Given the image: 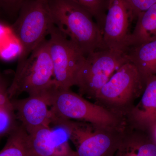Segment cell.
Here are the masks:
<instances>
[{"label":"cell","instance_id":"cell-4","mask_svg":"<svg viewBox=\"0 0 156 156\" xmlns=\"http://www.w3.org/2000/svg\"><path fill=\"white\" fill-rule=\"evenodd\" d=\"M145 84L136 66L128 62L117 70L94 98L98 105L121 116L132 109L134 101L142 95Z\"/></svg>","mask_w":156,"mask_h":156},{"label":"cell","instance_id":"cell-2","mask_svg":"<svg viewBox=\"0 0 156 156\" xmlns=\"http://www.w3.org/2000/svg\"><path fill=\"white\" fill-rule=\"evenodd\" d=\"M49 0H27L11 25L21 48L16 71L22 68L31 53L46 39L54 25Z\"/></svg>","mask_w":156,"mask_h":156},{"label":"cell","instance_id":"cell-1","mask_svg":"<svg viewBox=\"0 0 156 156\" xmlns=\"http://www.w3.org/2000/svg\"><path fill=\"white\" fill-rule=\"evenodd\" d=\"M49 4L54 25L86 57L108 50L100 27L89 12L70 0H49Z\"/></svg>","mask_w":156,"mask_h":156},{"label":"cell","instance_id":"cell-23","mask_svg":"<svg viewBox=\"0 0 156 156\" xmlns=\"http://www.w3.org/2000/svg\"></svg>","mask_w":156,"mask_h":156},{"label":"cell","instance_id":"cell-20","mask_svg":"<svg viewBox=\"0 0 156 156\" xmlns=\"http://www.w3.org/2000/svg\"><path fill=\"white\" fill-rule=\"evenodd\" d=\"M133 20L156 3V0H127Z\"/></svg>","mask_w":156,"mask_h":156},{"label":"cell","instance_id":"cell-14","mask_svg":"<svg viewBox=\"0 0 156 156\" xmlns=\"http://www.w3.org/2000/svg\"><path fill=\"white\" fill-rule=\"evenodd\" d=\"M155 40H156V3L137 16L136 26L130 36L129 48Z\"/></svg>","mask_w":156,"mask_h":156},{"label":"cell","instance_id":"cell-16","mask_svg":"<svg viewBox=\"0 0 156 156\" xmlns=\"http://www.w3.org/2000/svg\"><path fill=\"white\" fill-rule=\"evenodd\" d=\"M114 156H156V144L149 135L124 137Z\"/></svg>","mask_w":156,"mask_h":156},{"label":"cell","instance_id":"cell-8","mask_svg":"<svg viewBox=\"0 0 156 156\" xmlns=\"http://www.w3.org/2000/svg\"><path fill=\"white\" fill-rule=\"evenodd\" d=\"M128 62L125 54L112 50L90 53L79 73L76 86L83 94L95 98L117 70Z\"/></svg>","mask_w":156,"mask_h":156},{"label":"cell","instance_id":"cell-3","mask_svg":"<svg viewBox=\"0 0 156 156\" xmlns=\"http://www.w3.org/2000/svg\"><path fill=\"white\" fill-rule=\"evenodd\" d=\"M53 119H76L105 128H119L120 116L98 104L86 100L70 89L54 85L48 92Z\"/></svg>","mask_w":156,"mask_h":156},{"label":"cell","instance_id":"cell-9","mask_svg":"<svg viewBox=\"0 0 156 156\" xmlns=\"http://www.w3.org/2000/svg\"><path fill=\"white\" fill-rule=\"evenodd\" d=\"M107 12L101 28L107 49L125 54L129 46L134 20L127 0H107Z\"/></svg>","mask_w":156,"mask_h":156},{"label":"cell","instance_id":"cell-13","mask_svg":"<svg viewBox=\"0 0 156 156\" xmlns=\"http://www.w3.org/2000/svg\"><path fill=\"white\" fill-rule=\"evenodd\" d=\"M125 54L145 82L148 78L156 76V40L131 46Z\"/></svg>","mask_w":156,"mask_h":156},{"label":"cell","instance_id":"cell-7","mask_svg":"<svg viewBox=\"0 0 156 156\" xmlns=\"http://www.w3.org/2000/svg\"><path fill=\"white\" fill-rule=\"evenodd\" d=\"M69 129L77 156H114L124 136L120 128H105L62 120Z\"/></svg>","mask_w":156,"mask_h":156},{"label":"cell","instance_id":"cell-19","mask_svg":"<svg viewBox=\"0 0 156 156\" xmlns=\"http://www.w3.org/2000/svg\"><path fill=\"white\" fill-rule=\"evenodd\" d=\"M27 0H0V16L4 14L10 19H15Z\"/></svg>","mask_w":156,"mask_h":156},{"label":"cell","instance_id":"cell-6","mask_svg":"<svg viewBox=\"0 0 156 156\" xmlns=\"http://www.w3.org/2000/svg\"><path fill=\"white\" fill-rule=\"evenodd\" d=\"M49 35L48 46L53 63V81L58 89H70L76 86L86 57L54 24Z\"/></svg>","mask_w":156,"mask_h":156},{"label":"cell","instance_id":"cell-21","mask_svg":"<svg viewBox=\"0 0 156 156\" xmlns=\"http://www.w3.org/2000/svg\"><path fill=\"white\" fill-rule=\"evenodd\" d=\"M21 48L18 42H12L0 51V56L3 59L10 60L19 57Z\"/></svg>","mask_w":156,"mask_h":156},{"label":"cell","instance_id":"cell-12","mask_svg":"<svg viewBox=\"0 0 156 156\" xmlns=\"http://www.w3.org/2000/svg\"><path fill=\"white\" fill-rule=\"evenodd\" d=\"M131 122L137 129L151 135L156 129V76L146 80L138 104L129 112Z\"/></svg>","mask_w":156,"mask_h":156},{"label":"cell","instance_id":"cell-18","mask_svg":"<svg viewBox=\"0 0 156 156\" xmlns=\"http://www.w3.org/2000/svg\"><path fill=\"white\" fill-rule=\"evenodd\" d=\"M13 107H0V136L10 134L17 127Z\"/></svg>","mask_w":156,"mask_h":156},{"label":"cell","instance_id":"cell-22","mask_svg":"<svg viewBox=\"0 0 156 156\" xmlns=\"http://www.w3.org/2000/svg\"><path fill=\"white\" fill-rule=\"evenodd\" d=\"M152 137L153 139L156 144V129L154 131V133H153L152 135Z\"/></svg>","mask_w":156,"mask_h":156},{"label":"cell","instance_id":"cell-5","mask_svg":"<svg viewBox=\"0 0 156 156\" xmlns=\"http://www.w3.org/2000/svg\"><path fill=\"white\" fill-rule=\"evenodd\" d=\"M53 74L48 40L45 39L33 51L22 68L15 72L7 90L8 96L11 99L22 92L29 95L42 94L54 83Z\"/></svg>","mask_w":156,"mask_h":156},{"label":"cell","instance_id":"cell-11","mask_svg":"<svg viewBox=\"0 0 156 156\" xmlns=\"http://www.w3.org/2000/svg\"><path fill=\"white\" fill-rule=\"evenodd\" d=\"M47 91L39 95H29L24 99L11 101L17 119L29 134L37 128L51 124L52 114L48 108Z\"/></svg>","mask_w":156,"mask_h":156},{"label":"cell","instance_id":"cell-17","mask_svg":"<svg viewBox=\"0 0 156 156\" xmlns=\"http://www.w3.org/2000/svg\"><path fill=\"white\" fill-rule=\"evenodd\" d=\"M89 12L96 20L101 30L105 18L107 0H70Z\"/></svg>","mask_w":156,"mask_h":156},{"label":"cell","instance_id":"cell-15","mask_svg":"<svg viewBox=\"0 0 156 156\" xmlns=\"http://www.w3.org/2000/svg\"><path fill=\"white\" fill-rule=\"evenodd\" d=\"M0 156H37L32 147L29 134L22 126H17L10 134Z\"/></svg>","mask_w":156,"mask_h":156},{"label":"cell","instance_id":"cell-10","mask_svg":"<svg viewBox=\"0 0 156 156\" xmlns=\"http://www.w3.org/2000/svg\"><path fill=\"white\" fill-rule=\"evenodd\" d=\"M55 125L57 128L43 126L29 134L35 154L37 156H77L69 144L70 133L67 126L62 123Z\"/></svg>","mask_w":156,"mask_h":156}]
</instances>
